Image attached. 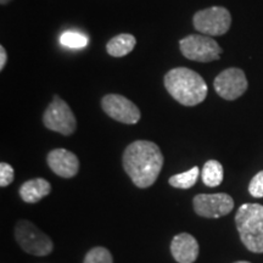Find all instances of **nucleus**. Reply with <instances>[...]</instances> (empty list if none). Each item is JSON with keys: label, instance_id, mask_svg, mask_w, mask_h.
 I'll use <instances>...</instances> for the list:
<instances>
[{"label": "nucleus", "instance_id": "1", "mask_svg": "<svg viewBox=\"0 0 263 263\" xmlns=\"http://www.w3.org/2000/svg\"><path fill=\"white\" fill-rule=\"evenodd\" d=\"M122 162L132 182L145 189L156 182L163 166V155L153 141L137 140L126 147Z\"/></svg>", "mask_w": 263, "mask_h": 263}, {"label": "nucleus", "instance_id": "2", "mask_svg": "<svg viewBox=\"0 0 263 263\" xmlns=\"http://www.w3.org/2000/svg\"><path fill=\"white\" fill-rule=\"evenodd\" d=\"M164 88L174 100L184 106H195L207 97V84L195 71L176 67L164 76Z\"/></svg>", "mask_w": 263, "mask_h": 263}, {"label": "nucleus", "instance_id": "3", "mask_svg": "<svg viewBox=\"0 0 263 263\" xmlns=\"http://www.w3.org/2000/svg\"><path fill=\"white\" fill-rule=\"evenodd\" d=\"M235 226L249 251L263 254V205L244 203L235 215Z\"/></svg>", "mask_w": 263, "mask_h": 263}, {"label": "nucleus", "instance_id": "4", "mask_svg": "<svg viewBox=\"0 0 263 263\" xmlns=\"http://www.w3.org/2000/svg\"><path fill=\"white\" fill-rule=\"evenodd\" d=\"M15 238L17 240L18 245L25 252L34 256H48L54 250L52 240L42 232L37 226L32 222L18 221L15 227Z\"/></svg>", "mask_w": 263, "mask_h": 263}, {"label": "nucleus", "instance_id": "5", "mask_svg": "<svg viewBox=\"0 0 263 263\" xmlns=\"http://www.w3.org/2000/svg\"><path fill=\"white\" fill-rule=\"evenodd\" d=\"M182 54L186 59L197 62H211L218 60L222 48L215 39L205 34H190L179 42Z\"/></svg>", "mask_w": 263, "mask_h": 263}, {"label": "nucleus", "instance_id": "6", "mask_svg": "<svg viewBox=\"0 0 263 263\" xmlns=\"http://www.w3.org/2000/svg\"><path fill=\"white\" fill-rule=\"evenodd\" d=\"M43 123L52 132H57L62 136H71L77 128V121L71 107L65 100L55 95L47 110L43 115Z\"/></svg>", "mask_w": 263, "mask_h": 263}, {"label": "nucleus", "instance_id": "7", "mask_svg": "<svg viewBox=\"0 0 263 263\" xmlns=\"http://www.w3.org/2000/svg\"><path fill=\"white\" fill-rule=\"evenodd\" d=\"M193 25L196 31L209 37L222 35L229 31L232 25V16L226 8L212 6V8L197 11L193 17Z\"/></svg>", "mask_w": 263, "mask_h": 263}, {"label": "nucleus", "instance_id": "8", "mask_svg": "<svg viewBox=\"0 0 263 263\" xmlns=\"http://www.w3.org/2000/svg\"><path fill=\"white\" fill-rule=\"evenodd\" d=\"M194 211L205 218H219L234 209V200L226 193L199 194L193 200Z\"/></svg>", "mask_w": 263, "mask_h": 263}, {"label": "nucleus", "instance_id": "9", "mask_svg": "<svg viewBox=\"0 0 263 263\" xmlns=\"http://www.w3.org/2000/svg\"><path fill=\"white\" fill-rule=\"evenodd\" d=\"M101 107L107 116L124 124H136L139 122L141 117L137 105L123 95H105L101 100Z\"/></svg>", "mask_w": 263, "mask_h": 263}, {"label": "nucleus", "instance_id": "10", "mask_svg": "<svg viewBox=\"0 0 263 263\" xmlns=\"http://www.w3.org/2000/svg\"><path fill=\"white\" fill-rule=\"evenodd\" d=\"M248 80L244 71L240 68H227L216 77L215 87L216 93L226 100H235L241 97L248 89Z\"/></svg>", "mask_w": 263, "mask_h": 263}, {"label": "nucleus", "instance_id": "11", "mask_svg": "<svg viewBox=\"0 0 263 263\" xmlns=\"http://www.w3.org/2000/svg\"><path fill=\"white\" fill-rule=\"evenodd\" d=\"M48 166L61 178H72L80 171V160L71 151L54 149L47 156Z\"/></svg>", "mask_w": 263, "mask_h": 263}, {"label": "nucleus", "instance_id": "12", "mask_svg": "<svg viewBox=\"0 0 263 263\" xmlns=\"http://www.w3.org/2000/svg\"><path fill=\"white\" fill-rule=\"evenodd\" d=\"M199 251V242L189 233L177 234L171 242V254L178 263H194Z\"/></svg>", "mask_w": 263, "mask_h": 263}, {"label": "nucleus", "instance_id": "13", "mask_svg": "<svg viewBox=\"0 0 263 263\" xmlns=\"http://www.w3.org/2000/svg\"><path fill=\"white\" fill-rule=\"evenodd\" d=\"M51 192V185L47 179L35 178L25 182L20 188V196L27 203H37L48 196Z\"/></svg>", "mask_w": 263, "mask_h": 263}, {"label": "nucleus", "instance_id": "14", "mask_svg": "<svg viewBox=\"0 0 263 263\" xmlns=\"http://www.w3.org/2000/svg\"><path fill=\"white\" fill-rule=\"evenodd\" d=\"M137 41L136 37L128 33H122L114 37L106 45V51L108 55L114 58H122L133 51L134 47H136Z\"/></svg>", "mask_w": 263, "mask_h": 263}, {"label": "nucleus", "instance_id": "15", "mask_svg": "<svg viewBox=\"0 0 263 263\" xmlns=\"http://www.w3.org/2000/svg\"><path fill=\"white\" fill-rule=\"evenodd\" d=\"M202 182L206 186L215 188L223 182V166L216 160H210L203 164L201 171Z\"/></svg>", "mask_w": 263, "mask_h": 263}, {"label": "nucleus", "instance_id": "16", "mask_svg": "<svg viewBox=\"0 0 263 263\" xmlns=\"http://www.w3.org/2000/svg\"><path fill=\"white\" fill-rule=\"evenodd\" d=\"M199 176H200L199 167H193V168L186 171V172L174 174V176H172L168 179V183L173 186V188L190 189L195 185Z\"/></svg>", "mask_w": 263, "mask_h": 263}, {"label": "nucleus", "instance_id": "17", "mask_svg": "<svg viewBox=\"0 0 263 263\" xmlns=\"http://www.w3.org/2000/svg\"><path fill=\"white\" fill-rule=\"evenodd\" d=\"M61 44L66 48L70 49H81L87 47L88 44V38L84 34H81L78 32L68 31L61 34L60 38Z\"/></svg>", "mask_w": 263, "mask_h": 263}, {"label": "nucleus", "instance_id": "18", "mask_svg": "<svg viewBox=\"0 0 263 263\" xmlns=\"http://www.w3.org/2000/svg\"><path fill=\"white\" fill-rule=\"evenodd\" d=\"M83 263H114V258L106 248L97 246L88 251Z\"/></svg>", "mask_w": 263, "mask_h": 263}, {"label": "nucleus", "instance_id": "19", "mask_svg": "<svg viewBox=\"0 0 263 263\" xmlns=\"http://www.w3.org/2000/svg\"><path fill=\"white\" fill-rule=\"evenodd\" d=\"M15 171L9 163H0V186L5 188L14 182Z\"/></svg>", "mask_w": 263, "mask_h": 263}, {"label": "nucleus", "instance_id": "20", "mask_svg": "<svg viewBox=\"0 0 263 263\" xmlns=\"http://www.w3.org/2000/svg\"><path fill=\"white\" fill-rule=\"evenodd\" d=\"M249 193L254 197H263V171L251 179L249 184Z\"/></svg>", "mask_w": 263, "mask_h": 263}, {"label": "nucleus", "instance_id": "21", "mask_svg": "<svg viewBox=\"0 0 263 263\" xmlns=\"http://www.w3.org/2000/svg\"><path fill=\"white\" fill-rule=\"evenodd\" d=\"M6 61H8V54H6V50L5 48L0 47V70H4L5 65H6Z\"/></svg>", "mask_w": 263, "mask_h": 263}, {"label": "nucleus", "instance_id": "22", "mask_svg": "<svg viewBox=\"0 0 263 263\" xmlns=\"http://www.w3.org/2000/svg\"><path fill=\"white\" fill-rule=\"evenodd\" d=\"M9 2H11V0H0V3H2V5H5V4H8Z\"/></svg>", "mask_w": 263, "mask_h": 263}, {"label": "nucleus", "instance_id": "23", "mask_svg": "<svg viewBox=\"0 0 263 263\" xmlns=\"http://www.w3.org/2000/svg\"><path fill=\"white\" fill-rule=\"evenodd\" d=\"M234 263H250V262H246V261H238V262H234Z\"/></svg>", "mask_w": 263, "mask_h": 263}]
</instances>
